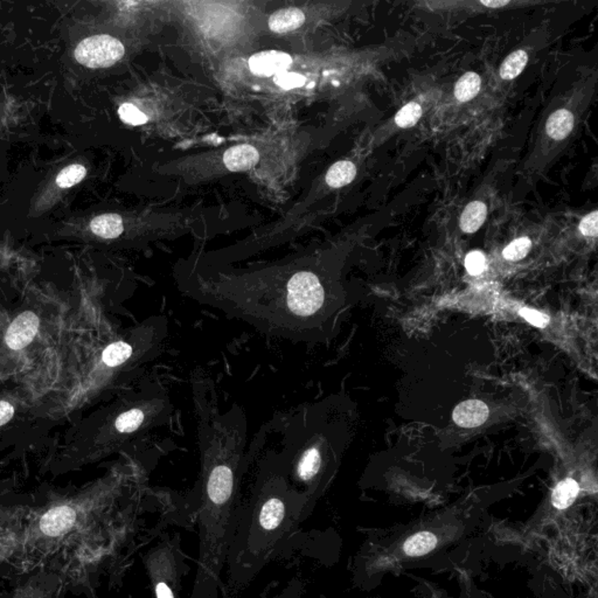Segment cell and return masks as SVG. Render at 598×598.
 Returning a JSON list of instances; mask_svg holds the SVG:
<instances>
[{"label": "cell", "mask_w": 598, "mask_h": 598, "mask_svg": "<svg viewBox=\"0 0 598 598\" xmlns=\"http://www.w3.org/2000/svg\"><path fill=\"white\" fill-rule=\"evenodd\" d=\"M39 318L32 311H25L12 321L7 329L5 341L7 346L20 351L32 343L39 331Z\"/></svg>", "instance_id": "3957f363"}, {"label": "cell", "mask_w": 598, "mask_h": 598, "mask_svg": "<svg viewBox=\"0 0 598 598\" xmlns=\"http://www.w3.org/2000/svg\"><path fill=\"white\" fill-rule=\"evenodd\" d=\"M298 449L299 451L296 459V475L301 482H312L314 477L319 473L323 463L319 446L310 444L309 440H306Z\"/></svg>", "instance_id": "8992f818"}, {"label": "cell", "mask_w": 598, "mask_h": 598, "mask_svg": "<svg viewBox=\"0 0 598 598\" xmlns=\"http://www.w3.org/2000/svg\"><path fill=\"white\" fill-rule=\"evenodd\" d=\"M488 207L482 201H473L466 206L460 217V230L466 234L475 233L485 222Z\"/></svg>", "instance_id": "7c38bea8"}, {"label": "cell", "mask_w": 598, "mask_h": 598, "mask_svg": "<svg viewBox=\"0 0 598 598\" xmlns=\"http://www.w3.org/2000/svg\"><path fill=\"white\" fill-rule=\"evenodd\" d=\"M519 314H520L521 317H524L525 319L527 320L528 323L532 324L534 326L546 327L548 323H550V317L547 314H541V312L537 310L527 309V307L521 309Z\"/></svg>", "instance_id": "83f0119b"}, {"label": "cell", "mask_w": 598, "mask_h": 598, "mask_svg": "<svg viewBox=\"0 0 598 598\" xmlns=\"http://www.w3.org/2000/svg\"><path fill=\"white\" fill-rule=\"evenodd\" d=\"M133 349L130 344L125 341H116L104 349L102 360L109 367H117L122 365L133 356Z\"/></svg>", "instance_id": "ffe728a7"}, {"label": "cell", "mask_w": 598, "mask_h": 598, "mask_svg": "<svg viewBox=\"0 0 598 598\" xmlns=\"http://www.w3.org/2000/svg\"><path fill=\"white\" fill-rule=\"evenodd\" d=\"M125 48L120 40L107 34L89 36L78 43L74 56L88 68H107L123 58Z\"/></svg>", "instance_id": "6da1fadb"}, {"label": "cell", "mask_w": 598, "mask_h": 598, "mask_svg": "<svg viewBox=\"0 0 598 598\" xmlns=\"http://www.w3.org/2000/svg\"><path fill=\"white\" fill-rule=\"evenodd\" d=\"M527 53L522 49L511 53L501 63L500 71H499L500 78L502 80H506V81L515 80L522 73L525 67L527 65Z\"/></svg>", "instance_id": "d6986e66"}, {"label": "cell", "mask_w": 598, "mask_h": 598, "mask_svg": "<svg viewBox=\"0 0 598 598\" xmlns=\"http://www.w3.org/2000/svg\"><path fill=\"white\" fill-rule=\"evenodd\" d=\"M157 598H173L171 590L165 583H159L157 585Z\"/></svg>", "instance_id": "f546056e"}, {"label": "cell", "mask_w": 598, "mask_h": 598, "mask_svg": "<svg viewBox=\"0 0 598 598\" xmlns=\"http://www.w3.org/2000/svg\"><path fill=\"white\" fill-rule=\"evenodd\" d=\"M212 431H213L217 453V456H214L210 449L206 453L217 460V462H210L212 466H210L207 477V493L214 504L221 505L227 502L232 497L234 488V473L230 463L220 462L221 456H222V453H220L223 436L222 429L220 427H212ZM202 448H206V446L202 445Z\"/></svg>", "instance_id": "7a4b0ae2"}, {"label": "cell", "mask_w": 598, "mask_h": 598, "mask_svg": "<svg viewBox=\"0 0 598 598\" xmlns=\"http://www.w3.org/2000/svg\"><path fill=\"white\" fill-rule=\"evenodd\" d=\"M292 65V56L279 51L256 53L249 58V68L259 76H272L288 71Z\"/></svg>", "instance_id": "277c9868"}, {"label": "cell", "mask_w": 598, "mask_h": 598, "mask_svg": "<svg viewBox=\"0 0 598 598\" xmlns=\"http://www.w3.org/2000/svg\"><path fill=\"white\" fill-rule=\"evenodd\" d=\"M597 225L598 212L594 210L587 217H583V220L579 223V230L584 237H597Z\"/></svg>", "instance_id": "4316f807"}, {"label": "cell", "mask_w": 598, "mask_h": 598, "mask_svg": "<svg viewBox=\"0 0 598 598\" xmlns=\"http://www.w3.org/2000/svg\"><path fill=\"white\" fill-rule=\"evenodd\" d=\"M91 230L102 239H117L124 232L123 220L118 214H103L91 221Z\"/></svg>", "instance_id": "30bf717a"}, {"label": "cell", "mask_w": 598, "mask_h": 598, "mask_svg": "<svg viewBox=\"0 0 598 598\" xmlns=\"http://www.w3.org/2000/svg\"><path fill=\"white\" fill-rule=\"evenodd\" d=\"M465 267L470 275H480L482 272H485V255L482 252L473 250V252H470L469 255L466 256Z\"/></svg>", "instance_id": "d4e9b609"}, {"label": "cell", "mask_w": 598, "mask_h": 598, "mask_svg": "<svg viewBox=\"0 0 598 598\" xmlns=\"http://www.w3.org/2000/svg\"><path fill=\"white\" fill-rule=\"evenodd\" d=\"M482 78L477 73L469 71L459 78L455 87V96L459 102H469L479 94Z\"/></svg>", "instance_id": "ac0fdd59"}, {"label": "cell", "mask_w": 598, "mask_h": 598, "mask_svg": "<svg viewBox=\"0 0 598 598\" xmlns=\"http://www.w3.org/2000/svg\"><path fill=\"white\" fill-rule=\"evenodd\" d=\"M304 21L305 14L299 9L290 7L272 14L269 18V29H272V32L283 34L299 29Z\"/></svg>", "instance_id": "9c48e42d"}, {"label": "cell", "mask_w": 598, "mask_h": 598, "mask_svg": "<svg viewBox=\"0 0 598 598\" xmlns=\"http://www.w3.org/2000/svg\"><path fill=\"white\" fill-rule=\"evenodd\" d=\"M146 418H148V411H145V408H131L129 411L122 413L116 418L115 428L118 433L129 435V433H136L140 431V428L144 427Z\"/></svg>", "instance_id": "5bb4252c"}, {"label": "cell", "mask_w": 598, "mask_h": 598, "mask_svg": "<svg viewBox=\"0 0 598 598\" xmlns=\"http://www.w3.org/2000/svg\"><path fill=\"white\" fill-rule=\"evenodd\" d=\"M532 241L528 237H519L505 248L502 255L507 261H520L527 256Z\"/></svg>", "instance_id": "603a6c76"}, {"label": "cell", "mask_w": 598, "mask_h": 598, "mask_svg": "<svg viewBox=\"0 0 598 598\" xmlns=\"http://www.w3.org/2000/svg\"><path fill=\"white\" fill-rule=\"evenodd\" d=\"M118 115L124 123L131 124V125H142L148 122V117L133 104H122L118 109Z\"/></svg>", "instance_id": "cb8c5ba5"}, {"label": "cell", "mask_w": 598, "mask_h": 598, "mask_svg": "<svg viewBox=\"0 0 598 598\" xmlns=\"http://www.w3.org/2000/svg\"><path fill=\"white\" fill-rule=\"evenodd\" d=\"M436 546L437 537L433 533L420 532L408 537L403 545V552L408 557H423L433 552Z\"/></svg>", "instance_id": "4fadbf2b"}, {"label": "cell", "mask_w": 598, "mask_h": 598, "mask_svg": "<svg viewBox=\"0 0 598 598\" xmlns=\"http://www.w3.org/2000/svg\"><path fill=\"white\" fill-rule=\"evenodd\" d=\"M482 5L486 7H491V9H498V7L506 6L510 4L508 0H505V1H480Z\"/></svg>", "instance_id": "4dcf8cb0"}, {"label": "cell", "mask_w": 598, "mask_h": 598, "mask_svg": "<svg viewBox=\"0 0 598 598\" xmlns=\"http://www.w3.org/2000/svg\"><path fill=\"white\" fill-rule=\"evenodd\" d=\"M356 175V167L349 160H340L329 168L326 182L330 187L340 188L351 184Z\"/></svg>", "instance_id": "9a60e30c"}, {"label": "cell", "mask_w": 598, "mask_h": 598, "mask_svg": "<svg viewBox=\"0 0 598 598\" xmlns=\"http://www.w3.org/2000/svg\"><path fill=\"white\" fill-rule=\"evenodd\" d=\"M574 129V116L567 109H560L547 120L546 133L554 140H563Z\"/></svg>", "instance_id": "8fae6325"}, {"label": "cell", "mask_w": 598, "mask_h": 598, "mask_svg": "<svg viewBox=\"0 0 598 598\" xmlns=\"http://www.w3.org/2000/svg\"><path fill=\"white\" fill-rule=\"evenodd\" d=\"M87 175V170L82 165H69L63 168L58 177H56V184L58 187L69 188L73 187L78 182L83 180L84 177Z\"/></svg>", "instance_id": "7402d4cb"}, {"label": "cell", "mask_w": 598, "mask_h": 598, "mask_svg": "<svg viewBox=\"0 0 598 598\" xmlns=\"http://www.w3.org/2000/svg\"><path fill=\"white\" fill-rule=\"evenodd\" d=\"M14 408L6 401H0V427L10 422L14 418Z\"/></svg>", "instance_id": "f1b7e54d"}, {"label": "cell", "mask_w": 598, "mask_h": 598, "mask_svg": "<svg viewBox=\"0 0 598 598\" xmlns=\"http://www.w3.org/2000/svg\"><path fill=\"white\" fill-rule=\"evenodd\" d=\"M488 418V407L479 400H468L459 403L453 413L455 423L462 428L482 426Z\"/></svg>", "instance_id": "52a82bcc"}, {"label": "cell", "mask_w": 598, "mask_h": 598, "mask_svg": "<svg viewBox=\"0 0 598 598\" xmlns=\"http://www.w3.org/2000/svg\"><path fill=\"white\" fill-rule=\"evenodd\" d=\"M285 515L283 501L272 498L265 501L259 513V521L265 530H272L279 527Z\"/></svg>", "instance_id": "e0dca14e"}, {"label": "cell", "mask_w": 598, "mask_h": 598, "mask_svg": "<svg viewBox=\"0 0 598 598\" xmlns=\"http://www.w3.org/2000/svg\"><path fill=\"white\" fill-rule=\"evenodd\" d=\"M579 484L574 479L567 478L557 484L552 495V502L557 510L570 507L579 495Z\"/></svg>", "instance_id": "2e32d148"}, {"label": "cell", "mask_w": 598, "mask_h": 598, "mask_svg": "<svg viewBox=\"0 0 598 598\" xmlns=\"http://www.w3.org/2000/svg\"><path fill=\"white\" fill-rule=\"evenodd\" d=\"M422 117V108L416 102L406 104L395 116V124L401 129H409L418 124Z\"/></svg>", "instance_id": "44dd1931"}, {"label": "cell", "mask_w": 598, "mask_h": 598, "mask_svg": "<svg viewBox=\"0 0 598 598\" xmlns=\"http://www.w3.org/2000/svg\"><path fill=\"white\" fill-rule=\"evenodd\" d=\"M76 520V512L71 506H58L49 510L40 520V530L48 537H58L68 532Z\"/></svg>", "instance_id": "5b68a950"}, {"label": "cell", "mask_w": 598, "mask_h": 598, "mask_svg": "<svg viewBox=\"0 0 598 598\" xmlns=\"http://www.w3.org/2000/svg\"><path fill=\"white\" fill-rule=\"evenodd\" d=\"M275 83L285 91H290L294 88H299L304 86L305 78L303 75L296 74V73H289L284 71L281 74L276 75Z\"/></svg>", "instance_id": "484cf974"}, {"label": "cell", "mask_w": 598, "mask_h": 598, "mask_svg": "<svg viewBox=\"0 0 598 598\" xmlns=\"http://www.w3.org/2000/svg\"><path fill=\"white\" fill-rule=\"evenodd\" d=\"M259 160V151L249 144L233 146L223 155V163L232 172L249 171Z\"/></svg>", "instance_id": "ba28073f"}]
</instances>
